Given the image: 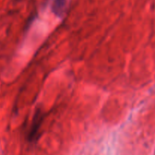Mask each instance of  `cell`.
I'll return each instance as SVG.
<instances>
[{
  "label": "cell",
  "instance_id": "obj_1",
  "mask_svg": "<svg viewBox=\"0 0 155 155\" xmlns=\"http://www.w3.org/2000/svg\"><path fill=\"white\" fill-rule=\"evenodd\" d=\"M41 120H42V118H41V114H36L35 115V119L33 120V125H32L31 130L30 132V135H29V139L30 140H33L34 139L35 136H36V133H37L38 129L39 128V126L41 124Z\"/></svg>",
  "mask_w": 155,
  "mask_h": 155
},
{
  "label": "cell",
  "instance_id": "obj_2",
  "mask_svg": "<svg viewBox=\"0 0 155 155\" xmlns=\"http://www.w3.org/2000/svg\"><path fill=\"white\" fill-rule=\"evenodd\" d=\"M67 0H54L52 8L56 15H61L66 7Z\"/></svg>",
  "mask_w": 155,
  "mask_h": 155
}]
</instances>
